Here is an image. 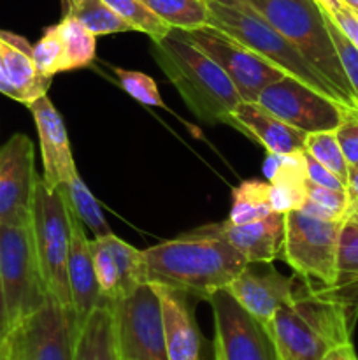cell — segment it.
<instances>
[{
	"label": "cell",
	"mask_w": 358,
	"mask_h": 360,
	"mask_svg": "<svg viewBox=\"0 0 358 360\" xmlns=\"http://www.w3.org/2000/svg\"><path fill=\"white\" fill-rule=\"evenodd\" d=\"M0 94H4V95H6V81H4L2 65H0Z\"/></svg>",
	"instance_id": "obj_49"
},
{
	"label": "cell",
	"mask_w": 358,
	"mask_h": 360,
	"mask_svg": "<svg viewBox=\"0 0 358 360\" xmlns=\"http://www.w3.org/2000/svg\"><path fill=\"white\" fill-rule=\"evenodd\" d=\"M121 360H133V359H123V357H121Z\"/></svg>",
	"instance_id": "obj_51"
},
{
	"label": "cell",
	"mask_w": 358,
	"mask_h": 360,
	"mask_svg": "<svg viewBox=\"0 0 358 360\" xmlns=\"http://www.w3.org/2000/svg\"><path fill=\"white\" fill-rule=\"evenodd\" d=\"M326 13V11H325ZM332 20L336 21L337 27L344 32L347 39L354 44V48L358 49V16L350 9V7L343 6L336 11V13L330 14Z\"/></svg>",
	"instance_id": "obj_41"
},
{
	"label": "cell",
	"mask_w": 358,
	"mask_h": 360,
	"mask_svg": "<svg viewBox=\"0 0 358 360\" xmlns=\"http://www.w3.org/2000/svg\"><path fill=\"white\" fill-rule=\"evenodd\" d=\"M343 4L346 7H350V9L358 16V0H343Z\"/></svg>",
	"instance_id": "obj_48"
},
{
	"label": "cell",
	"mask_w": 358,
	"mask_h": 360,
	"mask_svg": "<svg viewBox=\"0 0 358 360\" xmlns=\"http://www.w3.org/2000/svg\"><path fill=\"white\" fill-rule=\"evenodd\" d=\"M305 202L302 204L300 211L326 221H344L347 220L351 200L346 190L325 188V186L305 183Z\"/></svg>",
	"instance_id": "obj_30"
},
{
	"label": "cell",
	"mask_w": 358,
	"mask_h": 360,
	"mask_svg": "<svg viewBox=\"0 0 358 360\" xmlns=\"http://www.w3.org/2000/svg\"><path fill=\"white\" fill-rule=\"evenodd\" d=\"M336 137L343 150L347 167L358 165V111H350L336 129Z\"/></svg>",
	"instance_id": "obj_38"
},
{
	"label": "cell",
	"mask_w": 358,
	"mask_h": 360,
	"mask_svg": "<svg viewBox=\"0 0 358 360\" xmlns=\"http://www.w3.org/2000/svg\"><path fill=\"white\" fill-rule=\"evenodd\" d=\"M32 51H34L35 67H37L39 74H42L44 77L53 79L56 74L67 72L65 53H63L56 25L46 28L42 37L34 44Z\"/></svg>",
	"instance_id": "obj_34"
},
{
	"label": "cell",
	"mask_w": 358,
	"mask_h": 360,
	"mask_svg": "<svg viewBox=\"0 0 358 360\" xmlns=\"http://www.w3.org/2000/svg\"><path fill=\"white\" fill-rule=\"evenodd\" d=\"M256 104L304 134L336 130L350 112L333 98L290 76L263 88Z\"/></svg>",
	"instance_id": "obj_9"
},
{
	"label": "cell",
	"mask_w": 358,
	"mask_h": 360,
	"mask_svg": "<svg viewBox=\"0 0 358 360\" xmlns=\"http://www.w3.org/2000/svg\"><path fill=\"white\" fill-rule=\"evenodd\" d=\"M209 302L216 329L218 360H281L267 327L249 315L225 288L214 292Z\"/></svg>",
	"instance_id": "obj_13"
},
{
	"label": "cell",
	"mask_w": 358,
	"mask_h": 360,
	"mask_svg": "<svg viewBox=\"0 0 358 360\" xmlns=\"http://www.w3.org/2000/svg\"><path fill=\"white\" fill-rule=\"evenodd\" d=\"M77 320L53 297L11 333L14 360H74Z\"/></svg>",
	"instance_id": "obj_12"
},
{
	"label": "cell",
	"mask_w": 358,
	"mask_h": 360,
	"mask_svg": "<svg viewBox=\"0 0 358 360\" xmlns=\"http://www.w3.org/2000/svg\"><path fill=\"white\" fill-rule=\"evenodd\" d=\"M207 9H209L211 27L237 39L246 48L262 56L267 63L279 69L286 76L302 81L337 102L332 88L309 65L298 49L249 4L239 2L228 6L218 0H207Z\"/></svg>",
	"instance_id": "obj_5"
},
{
	"label": "cell",
	"mask_w": 358,
	"mask_h": 360,
	"mask_svg": "<svg viewBox=\"0 0 358 360\" xmlns=\"http://www.w3.org/2000/svg\"><path fill=\"white\" fill-rule=\"evenodd\" d=\"M344 221L319 220L300 210L284 213L281 259L309 287L332 288L336 283L337 248Z\"/></svg>",
	"instance_id": "obj_7"
},
{
	"label": "cell",
	"mask_w": 358,
	"mask_h": 360,
	"mask_svg": "<svg viewBox=\"0 0 358 360\" xmlns=\"http://www.w3.org/2000/svg\"><path fill=\"white\" fill-rule=\"evenodd\" d=\"M109 250L116 260L119 274V299L135 290L140 283H146V269H144L142 250L133 248L132 245L119 239L118 236H105Z\"/></svg>",
	"instance_id": "obj_29"
},
{
	"label": "cell",
	"mask_w": 358,
	"mask_h": 360,
	"mask_svg": "<svg viewBox=\"0 0 358 360\" xmlns=\"http://www.w3.org/2000/svg\"><path fill=\"white\" fill-rule=\"evenodd\" d=\"M132 30L150 35L151 41H161L172 28L165 25L142 0H104Z\"/></svg>",
	"instance_id": "obj_31"
},
{
	"label": "cell",
	"mask_w": 358,
	"mask_h": 360,
	"mask_svg": "<svg viewBox=\"0 0 358 360\" xmlns=\"http://www.w3.org/2000/svg\"><path fill=\"white\" fill-rule=\"evenodd\" d=\"M74 360H121L112 301L102 299L77 326Z\"/></svg>",
	"instance_id": "obj_22"
},
{
	"label": "cell",
	"mask_w": 358,
	"mask_h": 360,
	"mask_svg": "<svg viewBox=\"0 0 358 360\" xmlns=\"http://www.w3.org/2000/svg\"><path fill=\"white\" fill-rule=\"evenodd\" d=\"M220 231L248 262H274L281 259L284 243L283 213H270L262 220L242 225L225 221Z\"/></svg>",
	"instance_id": "obj_21"
},
{
	"label": "cell",
	"mask_w": 358,
	"mask_h": 360,
	"mask_svg": "<svg viewBox=\"0 0 358 360\" xmlns=\"http://www.w3.org/2000/svg\"><path fill=\"white\" fill-rule=\"evenodd\" d=\"M32 239L35 255L41 267L42 280L49 297L62 306L72 308L67 257L70 245L69 207L58 186L46 185L44 179H37L30 218Z\"/></svg>",
	"instance_id": "obj_6"
},
{
	"label": "cell",
	"mask_w": 358,
	"mask_h": 360,
	"mask_svg": "<svg viewBox=\"0 0 358 360\" xmlns=\"http://www.w3.org/2000/svg\"><path fill=\"white\" fill-rule=\"evenodd\" d=\"M0 266L9 334L49 297L28 225H0Z\"/></svg>",
	"instance_id": "obj_8"
},
{
	"label": "cell",
	"mask_w": 358,
	"mask_h": 360,
	"mask_svg": "<svg viewBox=\"0 0 358 360\" xmlns=\"http://www.w3.org/2000/svg\"><path fill=\"white\" fill-rule=\"evenodd\" d=\"M9 336V323H7L6 313V299H4V280H2V266H0V340Z\"/></svg>",
	"instance_id": "obj_43"
},
{
	"label": "cell",
	"mask_w": 358,
	"mask_h": 360,
	"mask_svg": "<svg viewBox=\"0 0 358 360\" xmlns=\"http://www.w3.org/2000/svg\"><path fill=\"white\" fill-rule=\"evenodd\" d=\"M325 13V11H323ZM326 25H329L330 35H332V41L336 44L337 55H339L340 63H343V69L346 72L347 81H350L351 88H353L354 95L358 98V49L354 48L353 42L344 35V32L337 27L336 21L332 20L329 13H325Z\"/></svg>",
	"instance_id": "obj_37"
},
{
	"label": "cell",
	"mask_w": 358,
	"mask_h": 360,
	"mask_svg": "<svg viewBox=\"0 0 358 360\" xmlns=\"http://www.w3.org/2000/svg\"><path fill=\"white\" fill-rule=\"evenodd\" d=\"M325 360H358L357 357V352H354L353 345L350 343H344L339 345V347L333 348L329 355H326Z\"/></svg>",
	"instance_id": "obj_42"
},
{
	"label": "cell",
	"mask_w": 358,
	"mask_h": 360,
	"mask_svg": "<svg viewBox=\"0 0 358 360\" xmlns=\"http://www.w3.org/2000/svg\"><path fill=\"white\" fill-rule=\"evenodd\" d=\"M91 253H93L95 274L97 283L100 288L102 299L107 301H118L119 299V274L112 252L109 250L104 238L91 239Z\"/></svg>",
	"instance_id": "obj_35"
},
{
	"label": "cell",
	"mask_w": 358,
	"mask_h": 360,
	"mask_svg": "<svg viewBox=\"0 0 358 360\" xmlns=\"http://www.w3.org/2000/svg\"><path fill=\"white\" fill-rule=\"evenodd\" d=\"M69 221L70 245L69 257H67V274H69L72 309L74 315H76L77 326H79V323L97 308L98 302L102 301V294L97 283V274H95L91 239L86 238L83 221H81L70 210Z\"/></svg>",
	"instance_id": "obj_18"
},
{
	"label": "cell",
	"mask_w": 358,
	"mask_h": 360,
	"mask_svg": "<svg viewBox=\"0 0 358 360\" xmlns=\"http://www.w3.org/2000/svg\"><path fill=\"white\" fill-rule=\"evenodd\" d=\"M147 283L165 285L209 301L227 288L248 266V260L211 225L192 234L142 250Z\"/></svg>",
	"instance_id": "obj_1"
},
{
	"label": "cell",
	"mask_w": 358,
	"mask_h": 360,
	"mask_svg": "<svg viewBox=\"0 0 358 360\" xmlns=\"http://www.w3.org/2000/svg\"><path fill=\"white\" fill-rule=\"evenodd\" d=\"M151 55L190 111L202 122L227 123L230 112L242 101L221 67L179 30H171L161 41H153Z\"/></svg>",
	"instance_id": "obj_3"
},
{
	"label": "cell",
	"mask_w": 358,
	"mask_h": 360,
	"mask_svg": "<svg viewBox=\"0 0 358 360\" xmlns=\"http://www.w3.org/2000/svg\"><path fill=\"white\" fill-rule=\"evenodd\" d=\"M172 30H195L209 25L206 0H142Z\"/></svg>",
	"instance_id": "obj_27"
},
{
	"label": "cell",
	"mask_w": 358,
	"mask_h": 360,
	"mask_svg": "<svg viewBox=\"0 0 358 360\" xmlns=\"http://www.w3.org/2000/svg\"><path fill=\"white\" fill-rule=\"evenodd\" d=\"M206 2H207V0H206Z\"/></svg>",
	"instance_id": "obj_52"
},
{
	"label": "cell",
	"mask_w": 358,
	"mask_h": 360,
	"mask_svg": "<svg viewBox=\"0 0 358 360\" xmlns=\"http://www.w3.org/2000/svg\"><path fill=\"white\" fill-rule=\"evenodd\" d=\"M263 174L270 185L305 188L307 174H305L304 151H298V153H267L265 162H263Z\"/></svg>",
	"instance_id": "obj_32"
},
{
	"label": "cell",
	"mask_w": 358,
	"mask_h": 360,
	"mask_svg": "<svg viewBox=\"0 0 358 360\" xmlns=\"http://www.w3.org/2000/svg\"><path fill=\"white\" fill-rule=\"evenodd\" d=\"M56 30L65 53L67 72L84 69L93 63L97 56V37L83 23L69 14H63L62 20L56 23Z\"/></svg>",
	"instance_id": "obj_25"
},
{
	"label": "cell",
	"mask_w": 358,
	"mask_h": 360,
	"mask_svg": "<svg viewBox=\"0 0 358 360\" xmlns=\"http://www.w3.org/2000/svg\"><path fill=\"white\" fill-rule=\"evenodd\" d=\"M119 354L133 360H168L161 304L153 283H140L114 302Z\"/></svg>",
	"instance_id": "obj_11"
},
{
	"label": "cell",
	"mask_w": 358,
	"mask_h": 360,
	"mask_svg": "<svg viewBox=\"0 0 358 360\" xmlns=\"http://www.w3.org/2000/svg\"><path fill=\"white\" fill-rule=\"evenodd\" d=\"M118 83L133 101L140 102L147 108H165V102L161 101V95L158 91L157 83L153 77H150L144 72H137V70H126L116 67L114 69Z\"/></svg>",
	"instance_id": "obj_36"
},
{
	"label": "cell",
	"mask_w": 358,
	"mask_h": 360,
	"mask_svg": "<svg viewBox=\"0 0 358 360\" xmlns=\"http://www.w3.org/2000/svg\"><path fill=\"white\" fill-rule=\"evenodd\" d=\"M357 319L326 288H312L300 278L295 297L281 306L267 330L281 360H325L336 347L351 341Z\"/></svg>",
	"instance_id": "obj_2"
},
{
	"label": "cell",
	"mask_w": 358,
	"mask_h": 360,
	"mask_svg": "<svg viewBox=\"0 0 358 360\" xmlns=\"http://www.w3.org/2000/svg\"><path fill=\"white\" fill-rule=\"evenodd\" d=\"M336 299H339L347 311L358 316V221L347 218L343 224L337 248L336 283L326 288Z\"/></svg>",
	"instance_id": "obj_23"
},
{
	"label": "cell",
	"mask_w": 358,
	"mask_h": 360,
	"mask_svg": "<svg viewBox=\"0 0 358 360\" xmlns=\"http://www.w3.org/2000/svg\"><path fill=\"white\" fill-rule=\"evenodd\" d=\"M0 360H14L13 338H11V334L0 340Z\"/></svg>",
	"instance_id": "obj_45"
},
{
	"label": "cell",
	"mask_w": 358,
	"mask_h": 360,
	"mask_svg": "<svg viewBox=\"0 0 358 360\" xmlns=\"http://www.w3.org/2000/svg\"><path fill=\"white\" fill-rule=\"evenodd\" d=\"M65 14L76 18L95 37L132 30L104 0H65Z\"/></svg>",
	"instance_id": "obj_28"
},
{
	"label": "cell",
	"mask_w": 358,
	"mask_h": 360,
	"mask_svg": "<svg viewBox=\"0 0 358 360\" xmlns=\"http://www.w3.org/2000/svg\"><path fill=\"white\" fill-rule=\"evenodd\" d=\"M347 218H350V220L358 221V200H354V202L351 204L350 213H347Z\"/></svg>",
	"instance_id": "obj_47"
},
{
	"label": "cell",
	"mask_w": 358,
	"mask_h": 360,
	"mask_svg": "<svg viewBox=\"0 0 358 360\" xmlns=\"http://www.w3.org/2000/svg\"><path fill=\"white\" fill-rule=\"evenodd\" d=\"M161 304L165 350L168 360H199L200 336L185 292L153 283Z\"/></svg>",
	"instance_id": "obj_20"
},
{
	"label": "cell",
	"mask_w": 358,
	"mask_h": 360,
	"mask_svg": "<svg viewBox=\"0 0 358 360\" xmlns=\"http://www.w3.org/2000/svg\"><path fill=\"white\" fill-rule=\"evenodd\" d=\"M304 151L311 155L314 160H318L319 164L325 165L329 171H332L346 185L347 169L350 167H347V162L344 158L343 150H340L339 141L336 137V130L307 134Z\"/></svg>",
	"instance_id": "obj_33"
},
{
	"label": "cell",
	"mask_w": 358,
	"mask_h": 360,
	"mask_svg": "<svg viewBox=\"0 0 358 360\" xmlns=\"http://www.w3.org/2000/svg\"><path fill=\"white\" fill-rule=\"evenodd\" d=\"M300 278L284 276L272 262H249L225 290L263 326L270 322L281 306L295 297Z\"/></svg>",
	"instance_id": "obj_15"
},
{
	"label": "cell",
	"mask_w": 358,
	"mask_h": 360,
	"mask_svg": "<svg viewBox=\"0 0 358 360\" xmlns=\"http://www.w3.org/2000/svg\"><path fill=\"white\" fill-rule=\"evenodd\" d=\"M346 192L350 195L351 204L358 200V165L347 169V181H346Z\"/></svg>",
	"instance_id": "obj_44"
},
{
	"label": "cell",
	"mask_w": 358,
	"mask_h": 360,
	"mask_svg": "<svg viewBox=\"0 0 358 360\" xmlns=\"http://www.w3.org/2000/svg\"><path fill=\"white\" fill-rule=\"evenodd\" d=\"M304 160H305V174H307V181L314 183V185L325 186V188L333 190H346V185L333 174L332 171L319 164L318 160L311 157L309 153L304 151Z\"/></svg>",
	"instance_id": "obj_40"
},
{
	"label": "cell",
	"mask_w": 358,
	"mask_h": 360,
	"mask_svg": "<svg viewBox=\"0 0 358 360\" xmlns=\"http://www.w3.org/2000/svg\"><path fill=\"white\" fill-rule=\"evenodd\" d=\"M62 192L63 199H65L69 210L83 221L84 227L93 234V238H105V236L112 234L111 227L105 221L104 213H102L100 206L91 195L88 186L81 179L79 172H72L62 185L58 186Z\"/></svg>",
	"instance_id": "obj_24"
},
{
	"label": "cell",
	"mask_w": 358,
	"mask_h": 360,
	"mask_svg": "<svg viewBox=\"0 0 358 360\" xmlns=\"http://www.w3.org/2000/svg\"><path fill=\"white\" fill-rule=\"evenodd\" d=\"M32 48L34 46L21 35L0 30V65L6 81V97L25 105L48 94L53 81L39 74Z\"/></svg>",
	"instance_id": "obj_17"
},
{
	"label": "cell",
	"mask_w": 358,
	"mask_h": 360,
	"mask_svg": "<svg viewBox=\"0 0 358 360\" xmlns=\"http://www.w3.org/2000/svg\"><path fill=\"white\" fill-rule=\"evenodd\" d=\"M218 2H221V4H228V6H234V4H239V2H249V0H218Z\"/></svg>",
	"instance_id": "obj_50"
},
{
	"label": "cell",
	"mask_w": 358,
	"mask_h": 360,
	"mask_svg": "<svg viewBox=\"0 0 358 360\" xmlns=\"http://www.w3.org/2000/svg\"><path fill=\"white\" fill-rule=\"evenodd\" d=\"M227 125L235 127L242 134L262 144L267 153H298L304 151L307 134L293 129L288 123L263 109L256 102L241 101L227 120Z\"/></svg>",
	"instance_id": "obj_19"
},
{
	"label": "cell",
	"mask_w": 358,
	"mask_h": 360,
	"mask_svg": "<svg viewBox=\"0 0 358 360\" xmlns=\"http://www.w3.org/2000/svg\"><path fill=\"white\" fill-rule=\"evenodd\" d=\"M27 108L34 116L39 143H41L42 169H44L42 179L46 185L55 188L77 171L65 123L48 95H42Z\"/></svg>",
	"instance_id": "obj_16"
},
{
	"label": "cell",
	"mask_w": 358,
	"mask_h": 360,
	"mask_svg": "<svg viewBox=\"0 0 358 360\" xmlns=\"http://www.w3.org/2000/svg\"><path fill=\"white\" fill-rule=\"evenodd\" d=\"M39 176L30 137L14 134L0 146V225H28Z\"/></svg>",
	"instance_id": "obj_14"
},
{
	"label": "cell",
	"mask_w": 358,
	"mask_h": 360,
	"mask_svg": "<svg viewBox=\"0 0 358 360\" xmlns=\"http://www.w3.org/2000/svg\"><path fill=\"white\" fill-rule=\"evenodd\" d=\"M270 185V183H269ZM270 206L274 213H288V211L300 210L305 202V188L300 186H286V185H270L269 190Z\"/></svg>",
	"instance_id": "obj_39"
},
{
	"label": "cell",
	"mask_w": 358,
	"mask_h": 360,
	"mask_svg": "<svg viewBox=\"0 0 358 360\" xmlns=\"http://www.w3.org/2000/svg\"><path fill=\"white\" fill-rule=\"evenodd\" d=\"M269 190V181H260V179L242 181L232 192V210L228 221L234 225H242L262 220L274 213L270 206Z\"/></svg>",
	"instance_id": "obj_26"
},
{
	"label": "cell",
	"mask_w": 358,
	"mask_h": 360,
	"mask_svg": "<svg viewBox=\"0 0 358 360\" xmlns=\"http://www.w3.org/2000/svg\"><path fill=\"white\" fill-rule=\"evenodd\" d=\"M246 4L298 49L332 88L340 105L347 111H358V98L337 55L325 13L314 0H249Z\"/></svg>",
	"instance_id": "obj_4"
},
{
	"label": "cell",
	"mask_w": 358,
	"mask_h": 360,
	"mask_svg": "<svg viewBox=\"0 0 358 360\" xmlns=\"http://www.w3.org/2000/svg\"><path fill=\"white\" fill-rule=\"evenodd\" d=\"M314 2L318 4V6L321 7L323 11H326V13H329V14L336 13V11L339 9V7L344 6L343 0H314Z\"/></svg>",
	"instance_id": "obj_46"
},
{
	"label": "cell",
	"mask_w": 358,
	"mask_h": 360,
	"mask_svg": "<svg viewBox=\"0 0 358 360\" xmlns=\"http://www.w3.org/2000/svg\"><path fill=\"white\" fill-rule=\"evenodd\" d=\"M216 360H218V359H216Z\"/></svg>",
	"instance_id": "obj_53"
},
{
	"label": "cell",
	"mask_w": 358,
	"mask_h": 360,
	"mask_svg": "<svg viewBox=\"0 0 358 360\" xmlns=\"http://www.w3.org/2000/svg\"><path fill=\"white\" fill-rule=\"evenodd\" d=\"M193 46L206 53L237 88L246 102H256L260 91L286 74L267 63L237 39L206 25L195 30H179Z\"/></svg>",
	"instance_id": "obj_10"
}]
</instances>
